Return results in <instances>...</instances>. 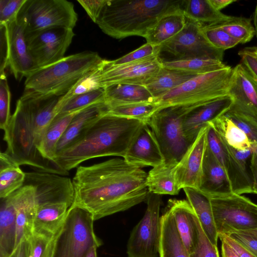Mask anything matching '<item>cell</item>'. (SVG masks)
Instances as JSON below:
<instances>
[{"instance_id":"obj_1","label":"cell","mask_w":257,"mask_h":257,"mask_svg":"<svg viewBox=\"0 0 257 257\" xmlns=\"http://www.w3.org/2000/svg\"><path fill=\"white\" fill-rule=\"evenodd\" d=\"M148 173L123 159L113 158L80 166L72 179V206L82 208L97 220L147 201Z\"/></svg>"},{"instance_id":"obj_2","label":"cell","mask_w":257,"mask_h":257,"mask_svg":"<svg viewBox=\"0 0 257 257\" xmlns=\"http://www.w3.org/2000/svg\"><path fill=\"white\" fill-rule=\"evenodd\" d=\"M145 122L109 114L99 118L75 144L57 154L53 165L65 172L94 158H123Z\"/></svg>"},{"instance_id":"obj_3","label":"cell","mask_w":257,"mask_h":257,"mask_svg":"<svg viewBox=\"0 0 257 257\" xmlns=\"http://www.w3.org/2000/svg\"><path fill=\"white\" fill-rule=\"evenodd\" d=\"M183 0H106L95 23L116 39L145 37L163 16L182 10Z\"/></svg>"},{"instance_id":"obj_4","label":"cell","mask_w":257,"mask_h":257,"mask_svg":"<svg viewBox=\"0 0 257 257\" xmlns=\"http://www.w3.org/2000/svg\"><path fill=\"white\" fill-rule=\"evenodd\" d=\"M103 60L97 52L90 51L65 56L27 75L25 90L62 96L81 78L99 65Z\"/></svg>"},{"instance_id":"obj_5","label":"cell","mask_w":257,"mask_h":257,"mask_svg":"<svg viewBox=\"0 0 257 257\" xmlns=\"http://www.w3.org/2000/svg\"><path fill=\"white\" fill-rule=\"evenodd\" d=\"M4 132V140L7 144L6 152L20 166L28 165L37 172L67 175L40 154L36 144L29 106L22 97L17 101L15 110Z\"/></svg>"},{"instance_id":"obj_6","label":"cell","mask_w":257,"mask_h":257,"mask_svg":"<svg viewBox=\"0 0 257 257\" xmlns=\"http://www.w3.org/2000/svg\"><path fill=\"white\" fill-rule=\"evenodd\" d=\"M203 103L163 107L147 121L160 146L166 165L176 167L192 144L184 136L182 119L189 111Z\"/></svg>"},{"instance_id":"obj_7","label":"cell","mask_w":257,"mask_h":257,"mask_svg":"<svg viewBox=\"0 0 257 257\" xmlns=\"http://www.w3.org/2000/svg\"><path fill=\"white\" fill-rule=\"evenodd\" d=\"M233 68L199 74L157 99L159 109L206 102L228 95Z\"/></svg>"},{"instance_id":"obj_8","label":"cell","mask_w":257,"mask_h":257,"mask_svg":"<svg viewBox=\"0 0 257 257\" xmlns=\"http://www.w3.org/2000/svg\"><path fill=\"white\" fill-rule=\"evenodd\" d=\"M17 19L26 35L53 28L73 29L78 14L66 0H27Z\"/></svg>"},{"instance_id":"obj_9","label":"cell","mask_w":257,"mask_h":257,"mask_svg":"<svg viewBox=\"0 0 257 257\" xmlns=\"http://www.w3.org/2000/svg\"><path fill=\"white\" fill-rule=\"evenodd\" d=\"M91 214L71 206L57 239L53 257H84L93 245H101L95 233Z\"/></svg>"},{"instance_id":"obj_10","label":"cell","mask_w":257,"mask_h":257,"mask_svg":"<svg viewBox=\"0 0 257 257\" xmlns=\"http://www.w3.org/2000/svg\"><path fill=\"white\" fill-rule=\"evenodd\" d=\"M210 198L218 235L257 229V204L248 198L233 193Z\"/></svg>"},{"instance_id":"obj_11","label":"cell","mask_w":257,"mask_h":257,"mask_svg":"<svg viewBox=\"0 0 257 257\" xmlns=\"http://www.w3.org/2000/svg\"><path fill=\"white\" fill-rule=\"evenodd\" d=\"M144 216L134 227L126 244L127 257H158L161 240L160 195L149 192Z\"/></svg>"},{"instance_id":"obj_12","label":"cell","mask_w":257,"mask_h":257,"mask_svg":"<svg viewBox=\"0 0 257 257\" xmlns=\"http://www.w3.org/2000/svg\"><path fill=\"white\" fill-rule=\"evenodd\" d=\"M182 30L158 46L159 56L163 53L173 56L170 60L209 58L222 61L224 52L214 47L203 34V24L186 17Z\"/></svg>"},{"instance_id":"obj_13","label":"cell","mask_w":257,"mask_h":257,"mask_svg":"<svg viewBox=\"0 0 257 257\" xmlns=\"http://www.w3.org/2000/svg\"><path fill=\"white\" fill-rule=\"evenodd\" d=\"M207 144L225 171L233 191L238 194L252 193V179L249 166L242 163L223 136L210 122L208 123Z\"/></svg>"},{"instance_id":"obj_14","label":"cell","mask_w":257,"mask_h":257,"mask_svg":"<svg viewBox=\"0 0 257 257\" xmlns=\"http://www.w3.org/2000/svg\"><path fill=\"white\" fill-rule=\"evenodd\" d=\"M25 36L36 70L63 58L75 34L73 29L58 27Z\"/></svg>"},{"instance_id":"obj_15","label":"cell","mask_w":257,"mask_h":257,"mask_svg":"<svg viewBox=\"0 0 257 257\" xmlns=\"http://www.w3.org/2000/svg\"><path fill=\"white\" fill-rule=\"evenodd\" d=\"M162 67L158 54L123 64L112 65L104 59L100 74L102 88L114 84H132L145 86Z\"/></svg>"},{"instance_id":"obj_16","label":"cell","mask_w":257,"mask_h":257,"mask_svg":"<svg viewBox=\"0 0 257 257\" xmlns=\"http://www.w3.org/2000/svg\"><path fill=\"white\" fill-rule=\"evenodd\" d=\"M228 94L233 99L229 110L257 122V80L241 63L233 68Z\"/></svg>"},{"instance_id":"obj_17","label":"cell","mask_w":257,"mask_h":257,"mask_svg":"<svg viewBox=\"0 0 257 257\" xmlns=\"http://www.w3.org/2000/svg\"><path fill=\"white\" fill-rule=\"evenodd\" d=\"M208 124L200 131L175 168V176L180 190L186 187L199 189L204 153L207 147Z\"/></svg>"},{"instance_id":"obj_18","label":"cell","mask_w":257,"mask_h":257,"mask_svg":"<svg viewBox=\"0 0 257 257\" xmlns=\"http://www.w3.org/2000/svg\"><path fill=\"white\" fill-rule=\"evenodd\" d=\"M233 102V98L228 94L199 104L186 114L182 126L188 141L193 144L200 130L209 122L225 114Z\"/></svg>"},{"instance_id":"obj_19","label":"cell","mask_w":257,"mask_h":257,"mask_svg":"<svg viewBox=\"0 0 257 257\" xmlns=\"http://www.w3.org/2000/svg\"><path fill=\"white\" fill-rule=\"evenodd\" d=\"M8 44V66L16 79L36 70L28 49L24 27L17 19L5 25Z\"/></svg>"},{"instance_id":"obj_20","label":"cell","mask_w":257,"mask_h":257,"mask_svg":"<svg viewBox=\"0 0 257 257\" xmlns=\"http://www.w3.org/2000/svg\"><path fill=\"white\" fill-rule=\"evenodd\" d=\"M123 159L129 164L140 168H153L165 163L160 146L153 132L144 123L130 146Z\"/></svg>"},{"instance_id":"obj_21","label":"cell","mask_w":257,"mask_h":257,"mask_svg":"<svg viewBox=\"0 0 257 257\" xmlns=\"http://www.w3.org/2000/svg\"><path fill=\"white\" fill-rule=\"evenodd\" d=\"M199 190L209 197L225 196L234 193L225 171L207 144L203 157Z\"/></svg>"},{"instance_id":"obj_22","label":"cell","mask_w":257,"mask_h":257,"mask_svg":"<svg viewBox=\"0 0 257 257\" xmlns=\"http://www.w3.org/2000/svg\"><path fill=\"white\" fill-rule=\"evenodd\" d=\"M15 205L16 211V246L22 239L28 240L34 232V223L37 209L35 188L31 185L25 184L16 191Z\"/></svg>"},{"instance_id":"obj_23","label":"cell","mask_w":257,"mask_h":257,"mask_svg":"<svg viewBox=\"0 0 257 257\" xmlns=\"http://www.w3.org/2000/svg\"><path fill=\"white\" fill-rule=\"evenodd\" d=\"M108 105L103 102L90 105L79 112L60 139L56 156L77 142L99 118L108 112Z\"/></svg>"},{"instance_id":"obj_24","label":"cell","mask_w":257,"mask_h":257,"mask_svg":"<svg viewBox=\"0 0 257 257\" xmlns=\"http://www.w3.org/2000/svg\"><path fill=\"white\" fill-rule=\"evenodd\" d=\"M71 206L65 202L37 204L34 232L52 237L62 228Z\"/></svg>"},{"instance_id":"obj_25","label":"cell","mask_w":257,"mask_h":257,"mask_svg":"<svg viewBox=\"0 0 257 257\" xmlns=\"http://www.w3.org/2000/svg\"><path fill=\"white\" fill-rule=\"evenodd\" d=\"M167 207L174 216L178 231L189 254L194 247L197 237L196 214L186 200L171 199Z\"/></svg>"},{"instance_id":"obj_26","label":"cell","mask_w":257,"mask_h":257,"mask_svg":"<svg viewBox=\"0 0 257 257\" xmlns=\"http://www.w3.org/2000/svg\"><path fill=\"white\" fill-rule=\"evenodd\" d=\"M196 214L201 226L211 242L217 245L218 234L216 229L210 198L199 190L191 187L183 188Z\"/></svg>"},{"instance_id":"obj_27","label":"cell","mask_w":257,"mask_h":257,"mask_svg":"<svg viewBox=\"0 0 257 257\" xmlns=\"http://www.w3.org/2000/svg\"><path fill=\"white\" fill-rule=\"evenodd\" d=\"M15 192L1 199L0 257H8L16 247V211Z\"/></svg>"},{"instance_id":"obj_28","label":"cell","mask_w":257,"mask_h":257,"mask_svg":"<svg viewBox=\"0 0 257 257\" xmlns=\"http://www.w3.org/2000/svg\"><path fill=\"white\" fill-rule=\"evenodd\" d=\"M161 234L159 257H190L168 207L161 216Z\"/></svg>"},{"instance_id":"obj_29","label":"cell","mask_w":257,"mask_h":257,"mask_svg":"<svg viewBox=\"0 0 257 257\" xmlns=\"http://www.w3.org/2000/svg\"><path fill=\"white\" fill-rule=\"evenodd\" d=\"M105 99L109 106L133 103H155V99L142 85L114 84L104 87Z\"/></svg>"},{"instance_id":"obj_30","label":"cell","mask_w":257,"mask_h":257,"mask_svg":"<svg viewBox=\"0 0 257 257\" xmlns=\"http://www.w3.org/2000/svg\"><path fill=\"white\" fill-rule=\"evenodd\" d=\"M82 110L54 117L47 128L38 148L43 158L52 164L56 156V147L60 139L74 117Z\"/></svg>"},{"instance_id":"obj_31","label":"cell","mask_w":257,"mask_h":257,"mask_svg":"<svg viewBox=\"0 0 257 257\" xmlns=\"http://www.w3.org/2000/svg\"><path fill=\"white\" fill-rule=\"evenodd\" d=\"M183 10L162 17L148 32L147 43L159 46L180 32L186 24Z\"/></svg>"},{"instance_id":"obj_32","label":"cell","mask_w":257,"mask_h":257,"mask_svg":"<svg viewBox=\"0 0 257 257\" xmlns=\"http://www.w3.org/2000/svg\"><path fill=\"white\" fill-rule=\"evenodd\" d=\"M198 74L162 66L145 86L155 99L168 93Z\"/></svg>"},{"instance_id":"obj_33","label":"cell","mask_w":257,"mask_h":257,"mask_svg":"<svg viewBox=\"0 0 257 257\" xmlns=\"http://www.w3.org/2000/svg\"><path fill=\"white\" fill-rule=\"evenodd\" d=\"M7 153L0 154V198H5L24 185L26 174Z\"/></svg>"},{"instance_id":"obj_34","label":"cell","mask_w":257,"mask_h":257,"mask_svg":"<svg viewBox=\"0 0 257 257\" xmlns=\"http://www.w3.org/2000/svg\"><path fill=\"white\" fill-rule=\"evenodd\" d=\"M182 10L185 17L203 25L219 24L232 17L216 10L209 0H183Z\"/></svg>"},{"instance_id":"obj_35","label":"cell","mask_w":257,"mask_h":257,"mask_svg":"<svg viewBox=\"0 0 257 257\" xmlns=\"http://www.w3.org/2000/svg\"><path fill=\"white\" fill-rule=\"evenodd\" d=\"M175 168L164 163L153 168L148 173L146 180L149 192L159 195H177L180 190L176 183Z\"/></svg>"},{"instance_id":"obj_36","label":"cell","mask_w":257,"mask_h":257,"mask_svg":"<svg viewBox=\"0 0 257 257\" xmlns=\"http://www.w3.org/2000/svg\"><path fill=\"white\" fill-rule=\"evenodd\" d=\"M210 122L230 147L238 151L251 148L252 144L245 133L225 114Z\"/></svg>"},{"instance_id":"obj_37","label":"cell","mask_w":257,"mask_h":257,"mask_svg":"<svg viewBox=\"0 0 257 257\" xmlns=\"http://www.w3.org/2000/svg\"><path fill=\"white\" fill-rule=\"evenodd\" d=\"M161 61L163 67L189 72L198 75L219 70L228 66L221 60L209 58Z\"/></svg>"},{"instance_id":"obj_38","label":"cell","mask_w":257,"mask_h":257,"mask_svg":"<svg viewBox=\"0 0 257 257\" xmlns=\"http://www.w3.org/2000/svg\"><path fill=\"white\" fill-rule=\"evenodd\" d=\"M155 103H133L109 106L108 113L138 120L146 123L149 118L159 109Z\"/></svg>"},{"instance_id":"obj_39","label":"cell","mask_w":257,"mask_h":257,"mask_svg":"<svg viewBox=\"0 0 257 257\" xmlns=\"http://www.w3.org/2000/svg\"><path fill=\"white\" fill-rule=\"evenodd\" d=\"M103 102H105L104 88H100L70 98L55 111V116L82 110L92 104Z\"/></svg>"},{"instance_id":"obj_40","label":"cell","mask_w":257,"mask_h":257,"mask_svg":"<svg viewBox=\"0 0 257 257\" xmlns=\"http://www.w3.org/2000/svg\"><path fill=\"white\" fill-rule=\"evenodd\" d=\"M103 60L99 65L81 78L69 91L60 97L56 107L55 112L70 98L102 88L100 80Z\"/></svg>"},{"instance_id":"obj_41","label":"cell","mask_w":257,"mask_h":257,"mask_svg":"<svg viewBox=\"0 0 257 257\" xmlns=\"http://www.w3.org/2000/svg\"><path fill=\"white\" fill-rule=\"evenodd\" d=\"M217 25L237 40L239 44L249 42L255 35L251 19L247 18L232 16L230 20Z\"/></svg>"},{"instance_id":"obj_42","label":"cell","mask_w":257,"mask_h":257,"mask_svg":"<svg viewBox=\"0 0 257 257\" xmlns=\"http://www.w3.org/2000/svg\"><path fill=\"white\" fill-rule=\"evenodd\" d=\"M59 233L49 237L34 232L28 239V257H53Z\"/></svg>"},{"instance_id":"obj_43","label":"cell","mask_w":257,"mask_h":257,"mask_svg":"<svg viewBox=\"0 0 257 257\" xmlns=\"http://www.w3.org/2000/svg\"><path fill=\"white\" fill-rule=\"evenodd\" d=\"M201 30L208 42L217 49L224 51L239 42L217 24L203 25Z\"/></svg>"},{"instance_id":"obj_44","label":"cell","mask_w":257,"mask_h":257,"mask_svg":"<svg viewBox=\"0 0 257 257\" xmlns=\"http://www.w3.org/2000/svg\"><path fill=\"white\" fill-rule=\"evenodd\" d=\"M197 237L194 247L189 253L190 257H219L216 245L212 244L203 231L196 215Z\"/></svg>"},{"instance_id":"obj_45","label":"cell","mask_w":257,"mask_h":257,"mask_svg":"<svg viewBox=\"0 0 257 257\" xmlns=\"http://www.w3.org/2000/svg\"><path fill=\"white\" fill-rule=\"evenodd\" d=\"M11 91L5 72L0 73V127L7 128L12 115L10 113Z\"/></svg>"},{"instance_id":"obj_46","label":"cell","mask_w":257,"mask_h":257,"mask_svg":"<svg viewBox=\"0 0 257 257\" xmlns=\"http://www.w3.org/2000/svg\"><path fill=\"white\" fill-rule=\"evenodd\" d=\"M159 54L158 46L146 43L136 50L113 60H108L110 65H117L134 62Z\"/></svg>"},{"instance_id":"obj_47","label":"cell","mask_w":257,"mask_h":257,"mask_svg":"<svg viewBox=\"0 0 257 257\" xmlns=\"http://www.w3.org/2000/svg\"><path fill=\"white\" fill-rule=\"evenodd\" d=\"M225 115L245 133L252 144L257 145V122L242 114L230 110Z\"/></svg>"},{"instance_id":"obj_48","label":"cell","mask_w":257,"mask_h":257,"mask_svg":"<svg viewBox=\"0 0 257 257\" xmlns=\"http://www.w3.org/2000/svg\"><path fill=\"white\" fill-rule=\"evenodd\" d=\"M27 0H0V25L15 21Z\"/></svg>"},{"instance_id":"obj_49","label":"cell","mask_w":257,"mask_h":257,"mask_svg":"<svg viewBox=\"0 0 257 257\" xmlns=\"http://www.w3.org/2000/svg\"><path fill=\"white\" fill-rule=\"evenodd\" d=\"M241 63L257 80V56L250 50L249 47L244 48L238 53Z\"/></svg>"},{"instance_id":"obj_50","label":"cell","mask_w":257,"mask_h":257,"mask_svg":"<svg viewBox=\"0 0 257 257\" xmlns=\"http://www.w3.org/2000/svg\"><path fill=\"white\" fill-rule=\"evenodd\" d=\"M228 236L241 244L257 257L256 236L244 231L234 232Z\"/></svg>"},{"instance_id":"obj_51","label":"cell","mask_w":257,"mask_h":257,"mask_svg":"<svg viewBox=\"0 0 257 257\" xmlns=\"http://www.w3.org/2000/svg\"><path fill=\"white\" fill-rule=\"evenodd\" d=\"M91 20L95 23L106 0H77Z\"/></svg>"},{"instance_id":"obj_52","label":"cell","mask_w":257,"mask_h":257,"mask_svg":"<svg viewBox=\"0 0 257 257\" xmlns=\"http://www.w3.org/2000/svg\"><path fill=\"white\" fill-rule=\"evenodd\" d=\"M0 73H2L5 72V69L8 66V44L5 25H0Z\"/></svg>"},{"instance_id":"obj_53","label":"cell","mask_w":257,"mask_h":257,"mask_svg":"<svg viewBox=\"0 0 257 257\" xmlns=\"http://www.w3.org/2000/svg\"><path fill=\"white\" fill-rule=\"evenodd\" d=\"M218 238L224 240L233 249L238 257H256L241 244L225 234H219Z\"/></svg>"},{"instance_id":"obj_54","label":"cell","mask_w":257,"mask_h":257,"mask_svg":"<svg viewBox=\"0 0 257 257\" xmlns=\"http://www.w3.org/2000/svg\"><path fill=\"white\" fill-rule=\"evenodd\" d=\"M252 155L249 162V170L252 179V193L257 194V145L252 144Z\"/></svg>"},{"instance_id":"obj_55","label":"cell","mask_w":257,"mask_h":257,"mask_svg":"<svg viewBox=\"0 0 257 257\" xmlns=\"http://www.w3.org/2000/svg\"><path fill=\"white\" fill-rule=\"evenodd\" d=\"M29 241L22 239L8 257H28Z\"/></svg>"},{"instance_id":"obj_56","label":"cell","mask_w":257,"mask_h":257,"mask_svg":"<svg viewBox=\"0 0 257 257\" xmlns=\"http://www.w3.org/2000/svg\"><path fill=\"white\" fill-rule=\"evenodd\" d=\"M221 241L222 257H238L231 246L223 239L220 238Z\"/></svg>"},{"instance_id":"obj_57","label":"cell","mask_w":257,"mask_h":257,"mask_svg":"<svg viewBox=\"0 0 257 257\" xmlns=\"http://www.w3.org/2000/svg\"><path fill=\"white\" fill-rule=\"evenodd\" d=\"M212 6L218 11H220L229 5L236 2V0H209Z\"/></svg>"},{"instance_id":"obj_58","label":"cell","mask_w":257,"mask_h":257,"mask_svg":"<svg viewBox=\"0 0 257 257\" xmlns=\"http://www.w3.org/2000/svg\"><path fill=\"white\" fill-rule=\"evenodd\" d=\"M99 246L97 245L91 246L87 251L84 257H98L97 249Z\"/></svg>"},{"instance_id":"obj_59","label":"cell","mask_w":257,"mask_h":257,"mask_svg":"<svg viewBox=\"0 0 257 257\" xmlns=\"http://www.w3.org/2000/svg\"><path fill=\"white\" fill-rule=\"evenodd\" d=\"M253 22L255 35L257 37V2L253 14Z\"/></svg>"},{"instance_id":"obj_60","label":"cell","mask_w":257,"mask_h":257,"mask_svg":"<svg viewBox=\"0 0 257 257\" xmlns=\"http://www.w3.org/2000/svg\"><path fill=\"white\" fill-rule=\"evenodd\" d=\"M244 232H247L248 233L253 235L257 237V229L254 230L244 231Z\"/></svg>"},{"instance_id":"obj_61","label":"cell","mask_w":257,"mask_h":257,"mask_svg":"<svg viewBox=\"0 0 257 257\" xmlns=\"http://www.w3.org/2000/svg\"><path fill=\"white\" fill-rule=\"evenodd\" d=\"M250 50L257 56V46L249 47Z\"/></svg>"}]
</instances>
